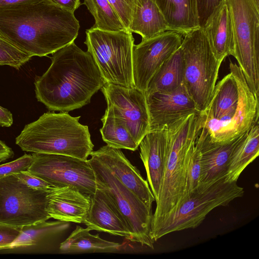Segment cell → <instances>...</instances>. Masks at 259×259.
<instances>
[{"instance_id": "cell-12", "label": "cell", "mask_w": 259, "mask_h": 259, "mask_svg": "<svg viewBox=\"0 0 259 259\" xmlns=\"http://www.w3.org/2000/svg\"><path fill=\"white\" fill-rule=\"evenodd\" d=\"M27 171L53 187H69L91 196L97 190L95 175L88 160L72 156L33 153Z\"/></svg>"}, {"instance_id": "cell-10", "label": "cell", "mask_w": 259, "mask_h": 259, "mask_svg": "<svg viewBox=\"0 0 259 259\" xmlns=\"http://www.w3.org/2000/svg\"><path fill=\"white\" fill-rule=\"evenodd\" d=\"M90 155L91 158L88 160L94 170L97 188L105 192L120 213L133 235L134 242L153 249L152 209L122 184L102 161L94 155Z\"/></svg>"}, {"instance_id": "cell-18", "label": "cell", "mask_w": 259, "mask_h": 259, "mask_svg": "<svg viewBox=\"0 0 259 259\" xmlns=\"http://www.w3.org/2000/svg\"><path fill=\"white\" fill-rule=\"evenodd\" d=\"M91 197L90 209L82 223L90 230L123 237L134 242L126 223L105 192L97 188Z\"/></svg>"}, {"instance_id": "cell-2", "label": "cell", "mask_w": 259, "mask_h": 259, "mask_svg": "<svg viewBox=\"0 0 259 259\" xmlns=\"http://www.w3.org/2000/svg\"><path fill=\"white\" fill-rule=\"evenodd\" d=\"M48 70L34 81L38 101L51 111L68 112L89 104L105 81L92 55L74 41L52 54Z\"/></svg>"}, {"instance_id": "cell-5", "label": "cell", "mask_w": 259, "mask_h": 259, "mask_svg": "<svg viewBox=\"0 0 259 259\" xmlns=\"http://www.w3.org/2000/svg\"><path fill=\"white\" fill-rule=\"evenodd\" d=\"M225 178L199 184L183 196L170 211L151 226L152 239L156 241L171 232L195 228L212 209L227 206L235 198L242 197L243 188L237 182L227 181Z\"/></svg>"}, {"instance_id": "cell-35", "label": "cell", "mask_w": 259, "mask_h": 259, "mask_svg": "<svg viewBox=\"0 0 259 259\" xmlns=\"http://www.w3.org/2000/svg\"><path fill=\"white\" fill-rule=\"evenodd\" d=\"M20 180L29 187L38 190H49L52 187L47 182L27 171L14 174Z\"/></svg>"}, {"instance_id": "cell-36", "label": "cell", "mask_w": 259, "mask_h": 259, "mask_svg": "<svg viewBox=\"0 0 259 259\" xmlns=\"http://www.w3.org/2000/svg\"><path fill=\"white\" fill-rule=\"evenodd\" d=\"M223 0H197V10L200 27L215 8Z\"/></svg>"}, {"instance_id": "cell-21", "label": "cell", "mask_w": 259, "mask_h": 259, "mask_svg": "<svg viewBox=\"0 0 259 259\" xmlns=\"http://www.w3.org/2000/svg\"><path fill=\"white\" fill-rule=\"evenodd\" d=\"M215 57L222 62L226 57L233 55L234 39L232 21L226 0L215 8L201 27Z\"/></svg>"}, {"instance_id": "cell-4", "label": "cell", "mask_w": 259, "mask_h": 259, "mask_svg": "<svg viewBox=\"0 0 259 259\" xmlns=\"http://www.w3.org/2000/svg\"><path fill=\"white\" fill-rule=\"evenodd\" d=\"M80 116L68 112H48L26 124L16 138L24 151L59 154L88 160L93 151L88 126L79 122Z\"/></svg>"}, {"instance_id": "cell-41", "label": "cell", "mask_w": 259, "mask_h": 259, "mask_svg": "<svg viewBox=\"0 0 259 259\" xmlns=\"http://www.w3.org/2000/svg\"><path fill=\"white\" fill-rule=\"evenodd\" d=\"M256 1L259 3V0H256Z\"/></svg>"}, {"instance_id": "cell-17", "label": "cell", "mask_w": 259, "mask_h": 259, "mask_svg": "<svg viewBox=\"0 0 259 259\" xmlns=\"http://www.w3.org/2000/svg\"><path fill=\"white\" fill-rule=\"evenodd\" d=\"M102 161L125 187L148 207L155 201L148 182L125 156L120 149L103 146L91 153Z\"/></svg>"}, {"instance_id": "cell-7", "label": "cell", "mask_w": 259, "mask_h": 259, "mask_svg": "<svg viewBox=\"0 0 259 259\" xmlns=\"http://www.w3.org/2000/svg\"><path fill=\"white\" fill-rule=\"evenodd\" d=\"M181 49L183 83L200 112L210 101L222 62L214 57L201 27L183 35Z\"/></svg>"}, {"instance_id": "cell-3", "label": "cell", "mask_w": 259, "mask_h": 259, "mask_svg": "<svg viewBox=\"0 0 259 259\" xmlns=\"http://www.w3.org/2000/svg\"><path fill=\"white\" fill-rule=\"evenodd\" d=\"M229 68L230 73L215 84L207 107L198 114L199 126L216 142L237 138L258 122V97L237 64L230 62Z\"/></svg>"}, {"instance_id": "cell-14", "label": "cell", "mask_w": 259, "mask_h": 259, "mask_svg": "<svg viewBox=\"0 0 259 259\" xmlns=\"http://www.w3.org/2000/svg\"><path fill=\"white\" fill-rule=\"evenodd\" d=\"M107 106L114 114L125 122L127 128L139 146L150 132L149 115L145 93L136 88H126L105 82L101 88Z\"/></svg>"}, {"instance_id": "cell-22", "label": "cell", "mask_w": 259, "mask_h": 259, "mask_svg": "<svg viewBox=\"0 0 259 259\" xmlns=\"http://www.w3.org/2000/svg\"><path fill=\"white\" fill-rule=\"evenodd\" d=\"M167 23L169 30L183 35L200 27L197 0H152Z\"/></svg>"}, {"instance_id": "cell-16", "label": "cell", "mask_w": 259, "mask_h": 259, "mask_svg": "<svg viewBox=\"0 0 259 259\" xmlns=\"http://www.w3.org/2000/svg\"><path fill=\"white\" fill-rule=\"evenodd\" d=\"M246 132L231 141L216 142L211 140L205 128L199 126L195 144L199 149L201 159L199 184L208 183L226 177L233 151Z\"/></svg>"}, {"instance_id": "cell-39", "label": "cell", "mask_w": 259, "mask_h": 259, "mask_svg": "<svg viewBox=\"0 0 259 259\" xmlns=\"http://www.w3.org/2000/svg\"><path fill=\"white\" fill-rule=\"evenodd\" d=\"M13 123L12 114L7 109L0 106V126L10 127Z\"/></svg>"}, {"instance_id": "cell-25", "label": "cell", "mask_w": 259, "mask_h": 259, "mask_svg": "<svg viewBox=\"0 0 259 259\" xmlns=\"http://www.w3.org/2000/svg\"><path fill=\"white\" fill-rule=\"evenodd\" d=\"M259 154L258 122L253 124L234 149L229 163L225 180L237 182L248 165Z\"/></svg>"}, {"instance_id": "cell-15", "label": "cell", "mask_w": 259, "mask_h": 259, "mask_svg": "<svg viewBox=\"0 0 259 259\" xmlns=\"http://www.w3.org/2000/svg\"><path fill=\"white\" fill-rule=\"evenodd\" d=\"M146 98L150 132L166 129L189 115L199 113L184 84L170 92L151 93Z\"/></svg>"}, {"instance_id": "cell-28", "label": "cell", "mask_w": 259, "mask_h": 259, "mask_svg": "<svg viewBox=\"0 0 259 259\" xmlns=\"http://www.w3.org/2000/svg\"><path fill=\"white\" fill-rule=\"evenodd\" d=\"M70 228L69 222L44 221L23 226L19 236L7 248L12 249L36 245L42 239L52 236L66 234Z\"/></svg>"}, {"instance_id": "cell-23", "label": "cell", "mask_w": 259, "mask_h": 259, "mask_svg": "<svg viewBox=\"0 0 259 259\" xmlns=\"http://www.w3.org/2000/svg\"><path fill=\"white\" fill-rule=\"evenodd\" d=\"M128 30L140 35L142 40L169 30L167 23L152 0H136Z\"/></svg>"}, {"instance_id": "cell-6", "label": "cell", "mask_w": 259, "mask_h": 259, "mask_svg": "<svg viewBox=\"0 0 259 259\" xmlns=\"http://www.w3.org/2000/svg\"><path fill=\"white\" fill-rule=\"evenodd\" d=\"M198 114L189 115L166 128L164 172L151 226L170 211L182 198L187 159L199 131Z\"/></svg>"}, {"instance_id": "cell-29", "label": "cell", "mask_w": 259, "mask_h": 259, "mask_svg": "<svg viewBox=\"0 0 259 259\" xmlns=\"http://www.w3.org/2000/svg\"><path fill=\"white\" fill-rule=\"evenodd\" d=\"M83 4L94 18V27L109 31L126 29L108 0H84Z\"/></svg>"}, {"instance_id": "cell-37", "label": "cell", "mask_w": 259, "mask_h": 259, "mask_svg": "<svg viewBox=\"0 0 259 259\" xmlns=\"http://www.w3.org/2000/svg\"><path fill=\"white\" fill-rule=\"evenodd\" d=\"M61 8L74 13L81 5L80 0H49Z\"/></svg>"}, {"instance_id": "cell-32", "label": "cell", "mask_w": 259, "mask_h": 259, "mask_svg": "<svg viewBox=\"0 0 259 259\" xmlns=\"http://www.w3.org/2000/svg\"><path fill=\"white\" fill-rule=\"evenodd\" d=\"M118 15L125 28L128 30L136 0H108Z\"/></svg>"}, {"instance_id": "cell-38", "label": "cell", "mask_w": 259, "mask_h": 259, "mask_svg": "<svg viewBox=\"0 0 259 259\" xmlns=\"http://www.w3.org/2000/svg\"><path fill=\"white\" fill-rule=\"evenodd\" d=\"M43 1L44 0H0V9L35 3Z\"/></svg>"}, {"instance_id": "cell-8", "label": "cell", "mask_w": 259, "mask_h": 259, "mask_svg": "<svg viewBox=\"0 0 259 259\" xmlns=\"http://www.w3.org/2000/svg\"><path fill=\"white\" fill-rule=\"evenodd\" d=\"M84 44L105 82L126 88L134 86L133 49L134 38L128 30L109 31L94 26L85 31Z\"/></svg>"}, {"instance_id": "cell-30", "label": "cell", "mask_w": 259, "mask_h": 259, "mask_svg": "<svg viewBox=\"0 0 259 259\" xmlns=\"http://www.w3.org/2000/svg\"><path fill=\"white\" fill-rule=\"evenodd\" d=\"M31 58L0 34V65L19 69Z\"/></svg>"}, {"instance_id": "cell-40", "label": "cell", "mask_w": 259, "mask_h": 259, "mask_svg": "<svg viewBox=\"0 0 259 259\" xmlns=\"http://www.w3.org/2000/svg\"><path fill=\"white\" fill-rule=\"evenodd\" d=\"M13 156L12 149L0 140V162L5 161Z\"/></svg>"}, {"instance_id": "cell-20", "label": "cell", "mask_w": 259, "mask_h": 259, "mask_svg": "<svg viewBox=\"0 0 259 259\" xmlns=\"http://www.w3.org/2000/svg\"><path fill=\"white\" fill-rule=\"evenodd\" d=\"M140 158L147 174V181L158 200L164 172L166 156V129L149 132L140 143Z\"/></svg>"}, {"instance_id": "cell-31", "label": "cell", "mask_w": 259, "mask_h": 259, "mask_svg": "<svg viewBox=\"0 0 259 259\" xmlns=\"http://www.w3.org/2000/svg\"><path fill=\"white\" fill-rule=\"evenodd\" d=\"M201 166L200 152L195 142L186 163L185 186L182 198L199 185L201 176Z\"/></svg>"}, {"instance_id": "cell-11", "label": "cell", "mask_w": 259, "mask_h": 259, "mask_svg": "<svg viewBox=\"0 0 259 259\" xmlns=\"http://www.w3.org/2000/svg\"><path fill=\"white\" fill-rule=\"evenodd\" d=\"M49 190L32 188L15 174L0 178V223L22 227L48 220Z\"/></svg>"}, {"instance_id": "cell-19", "label": "cell", "mask_w": 259, "mask_h": 259, "mask_svg": "<svg viewBox=\"0 0 259 259\" xmlns=\"http://www.w3.org/2000/svg\"><path fill=\"white\" fill-rule=\"evenodd\" d=\"M47 197L51 218L79 224L84 220L91 202V196L69 187H52Z\"/></svg>"}, {"instance_id": "cell-33", "label": "cell", "mask_w": 259, "mask_h": 259, "mask_svg": "<svg viewBox=\"0 0 259 259\" xmlns=\"http://www.w3.org/2000/svg\"><path fill=\"white\" fill-rule=\"evenodd\" d=\"M33 160V156L25 154L20 157L0 165V178L11 174L27 171Z\"/></svg>"}, {"instance_id": "cell-24", "label": "cell", "mask_w": 259, "mask_h": 259, "mask_svg": "<svg viewBox=\"0 0 259 259\" xmlns=\"http://www.w3.org/2000/svg\"><path fill=\"white\" fill-rule=\"evenodd\" d=\"M183 82V59L180 47L151 77L145 96L154 92H171L184 84Z\"/></svg>"}, {"instance_id": "cell-13", "label": "cell", "mask_w": 259, "mask_h": 259, "mask_svg": "<svg viewBox=\"0 0 259 259\" xmlns=\"http://www.w3.org/2000/svg\"><path fill=\"white\" fill-rule=\"evenodd\" d=\"M183 36L168 30L134 45L133 73L136 88L145 92L153 75L181 47Z\"/></svg>"}, {"instance_id": "cell-1", "label": "cell", "mask_w": 259, "mask_h": 259, "mask_svg": "<svg viewBox=\"0 0 259 259\" xmlns=\"http://www.w3.org/2000/svg\"><path fill=\"white\" fill-rule=\"evenodd\" d=\"M79 28L74 13L49 0L0 9V34L32 57L74 41Z\"/></svg>"}, {"instance_id": "cell-27", "label": "cell", "mask_w": 259, "mask_h": 259, "mask_svg": "<svg viewBox=\"0 0 259 259\" xmlns=\"http://www.w3.org/2000/svg\"><path fill=\"white\" fill-rule=\"evenodd\" d=\"M103 125L100 131L103 140L107 145L116 148L135 151L139 146L128 131L125 122L114 114L112 108L107 106L101 119Z\"/></svg>"}, {"instance_id": "cell-9", "label": "cell", "mask_w": 259, "mask_h": 259, "mask_svg": "<svg viewBox=\"0 0 259 259\" xmlns=\"http://www.w3.org/2000/svg\"><path fill=\"white\" fill-rule=\"evenodd\" d=\"M232 21L234 52L247 83L259 96V3L226 0Z\"/></svg>"}, {"instance_id": "cell-34", "label": "cell", "mask_w": 259, "mask_h": 259, "mask_svg": "<svg viewBox=\"0 0 259 259\" xmlns=\"http://www.w3.org/2000/svg\"><path fill=\"white\" fill-rule=\"evenodd\" d=\"M21 228L0 223V250L7 249L19 236Z\"/></svg>"}, {"instance_id": "cell-26", "label": "cell", "mask_w": 259, "mask_h": 259, "mask_svg": "<svg viewBox=\"0 0 259 259\" xmlns=\"http://www.w3.org/2000/svg\"><path fill=\"white\" fill-rule=\"evenodd\" d=\"M91 230L76 226L75 229L59 245L63 253L111 252L120 249L121 244L101 238L99 234L93 235Z\"/></svg>"}]
</instances>
